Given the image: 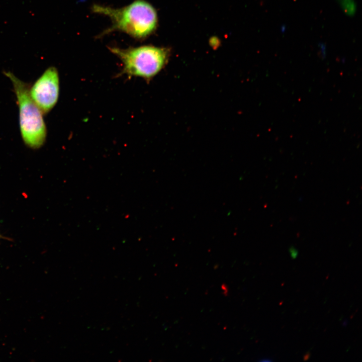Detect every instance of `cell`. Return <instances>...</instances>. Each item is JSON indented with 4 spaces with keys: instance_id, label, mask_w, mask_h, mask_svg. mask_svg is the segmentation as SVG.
Returning <instances> with one entry per match:
<instances>
[{
    "instance_id": "obj_8",
    "label": "cell",
    "mask_w": 362,
    "mask_h": 362,
    "mask_svg": "<svg viewBox=\"0 0 362 362\" xmlns=\"http://www.w3.org/2000/svg\"><path fill=\"white\" fill-rule=\"evenodd\" d=\"M3 236L1 235V234H0V239L2 238H3Z\"/></svg>"
},
{
    "instance_id": "obj_6",
    "label": "cell",
    "mask_w": 362,
    "mask_h": 362,
    "mask_svg": "<svg viewBox=\"0 0 362 362\" xmlns=\"http://www.w3.org/2000/svg\"><path fill=\"white\" fill-rule=\"evenodd\" d=\"M310 353H309V352H307V353H306V354H305V355L304 356V360H308V359L309 358V357H310Z\"/></svg>"
},
{
    "instance_id": "obj_1",
    "label": "cell",
    "mask_w": 362,
    "mask_h": 362,
    "mask_svg": "<svg viewBox=\"0 0 362 362\" xmlns=\"http://www.w3.org/2000/svg\"><path fill=\"white\" fill-rule=\"evenodd\" d=\"M94 13L109 17L112 25L99 35L101 38L115 31L124 32L141 40L149 36L156 27L157 16L155 10L145 0H134L120 8L93 5Z\"/></svg>"
},
{
    "instance_id": "obj_5",
    "label": "cell",
    "mask_w": 362,
    "mask_h": 362,
    "mask_svg": "<svg viewBox=\"0 0 362 362\" xmlns=\"http://www.w3.org/2000/svg\"><path fill=\"white\" fill-rule=\"evenodd\" d=\"M290 252L291 253V256L293 258H295L298 254L297 250L294 248L290 249Z\"/></svg>"
},
{
    "instance_id": "obj_4",
    "label": "cell",
    "mask_w": 362,
    "mask_h": 362,
    "mask_svg": "<svg viewBox=\"0 0 362 362\" xmlns=\"http://www.w3.org/2000/svg\"><path fill=\"white\" fill-rule=\"evenodd\" d=\"M33 101L43 114L49 113L56 104L59 94V78L57 68L50 66L30 86Z\"/></svg>"
},
{
    "instance_id": "obj_2",
    "label": "cell",
    "mask_w": 362,
    "mask_h": 362,
    "mask_svg": "<svg viewBox=\"0 0 362 362\" xmlns=\"http://www.w3.org/2000/svg\"><path fill=\"white\" fill-rule=\"evenodd\" d=\"M4 74L12 82L17 98L22 139L28 147L39 149L44 144L47 137L43 113L30 96V85L10 71H5Z\"/></svg>"
},
{
    "instance_id": "obj_7",
    "label": "cell",
    "mask_w": 362,
    "mask_h": 362,
    "mask_svg": "<svg viewBox=\"0 0 362 362\" xmlns=\"http://www.w3.org/2000/svg\"><path fill=\"white\" fill-rule=\"evenodd\" d=\"M347 321L345 320V321L343 322L342 325H343V326H346V325H347Z\"/></svg>"
},
{
    "instance_id": "obj_3",
    "label": "cell",
    "mask_w": 362,
    "mask_h": 362,
    "mask_svg": "<svg viewBox=\"0 0 362 362\" xmlns=\"http://www.w3.org/2000/svg\"><path fill=\"white\" fill-rule=\"evenodd\" d=\"M108 48L122 63L120 75L139 77L148 82L161 71L168 60V52L166 49L152 45Z\"/></svg>"
}]
</instances>
